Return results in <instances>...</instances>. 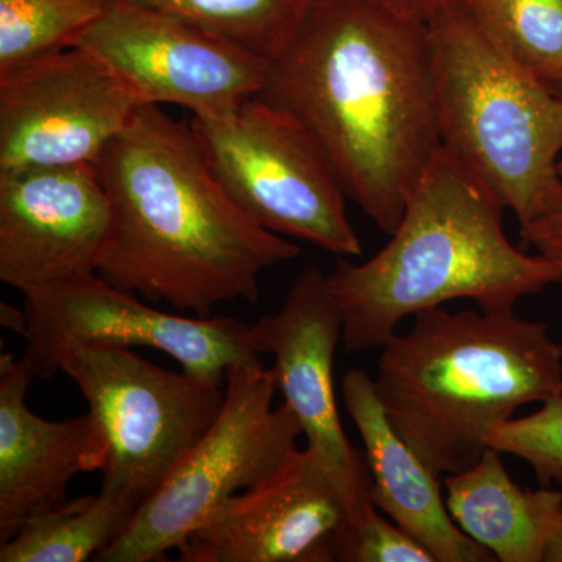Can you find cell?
I'll return each mask as SVG.
<instances>
[{
  "label": "cell",
  "mask_w": 562,
  "mask_h": 562,
  "mask_svg": "<svg viewBox=\"0 0 562 562\" xmlns=\"http://www.w3.org/2000/svg\"><path fill=\"white\" fill-rule=\"evenodd\" d=\"M257 98L301 122L347 199L395 232L441 147L427 22L383 0H321Z\"/></svg>",
  "instance_id": "obj_1"
},
{
  "label": "cell",
  "mask_w": 562,
  "mask_h": 562,
  "mask_svg": "<svg viewBox=\"0 0 562 562\" xmlns=\"http://www.w3.org/2000/svg\"><path fill=\"white\" fill-rule=\"evenodd\" d=\"M113 209L98 276L149 302L210 317L257 302L262 273L301 254L239 209L206 162L191 122L140 105L95 162Z\"/></svg>",
  "instance_id": "obj_2"
},
{
  "label": "cell",
  "mask_w": 562,
  "mask_h": 562,
  "mask_svg": "<svg viewBox=\"0 0 562 562\" xmlns=\"http://www.w3.org/2000/svg\"><path fill=\"white\" fill-rule=\"evenodd\" d=\"M505 206L464 162L439 147L391 241L371 260L338 261L327 276L349 353L383 347L402 321L468 299L482 312H514L520 299L562 283V268L517 249Z\"/></svg>",
  "instance_id": "obj_3"
},
{
  "label": "cell",
  "mask_w": 562,
  "mask_h": 562,
  "mask_svg": "<svg viewBox=\"0 0 562 562\" xmlns=\"http://www.w3.org/2000/svg\"><path fill=\"white\" fill-rule=\"evenodd\" d=\"M376 394L395 431L439 473L465 471L528 403L562 395V346L514 312L432 308L382 347Z\"/></svg>",
  "instance_id": "obj_4"
},
{
  "label": "cell",
  "mask_w": 562,
  "mask_h": 562,
  "mask_svg": "<svg viewBox=\"0 0 562 562\" xmlns=\"http://www.w3.org/2000/svg\"><path fill=\"white\" fill-rule=\"evenodd\" d=\"M427 25L441 146L522 224L562 183V98L506 54L464 3Z\"/></svg>",
  "instance_id": "obj_5"
},
{
  "label": "cell",
  "mask_w": 562,
  "mask_h": 562,
  "mask_svg": "<svg viewBox=\"0 0 562 562\" xmlns=\"http://www.w3.org/2000/svg\"><path fill=\"white\" fill-rule=\"evenodd\" d=\"M277 392L276 369L260 358L231 366L216 419L95 561H162L222 503L276 472L303 435L286 403L272 405Z\"/></svg>",
  "instance_id": "obj_6"
},
{
  "label": "cell",
  "mask_w": 562,
  "mask_h": 562,
  "mask_svg": "<svg viewBox=\"0 0 562 562\" xmlns=\"http://www.w3.org/2000/svg\"><path fill=\"white\" fill-rule=\"evenodd\" d=\"M58 371L79 386L105 432L102 494L136 512L205 435L225 401V384L166 371L122 347H72Z\"/></svg>",
  "instance_id": "obj_7"
},
{
  "label": "cell",
  "mask_w": 562,
  "mask_h": 562,
  "mask_svg": "<svg viewBox=\"0 0 562 562\" xmlns=\"http://www.w3.org/2000/svg\"><path fill=\"white\" fill-rule=\"evenodd\" d=\"M191 127L211 171L261 227L338 257H360L341 180L288 111L254 98L225 117H192Z\"/></svg>",
  "instance_id": "obj_8"
},
{
  "label": "cell",
  "mask_w": 562,
  "mask_h": 562,
  "mask_svg": "<svg viewBox=\"0 0 562 562\" xmlns=\"http://www.w3.org/2000/svg\"><path fill=\"white\" fill-rule=\"evenodd\" d=\"M24 310V358L41 380L60 372L61 355L79 346L149 347L173 358L181 371L222 384L231 366L261 357L251 325L162 312L98 273L25 292Z\"/></svg>",
  "instance_id": "obj_9"
},
{
  "label": "cell",
  "mask_w": 562,
  "mask_h": 562,
  "mask_svg": "<svg viewBox=\"0 0 562 562\" xmlns=\"http://www.w3.org/2000/svg\"><path fill=\"white\" fill-rule=\"evenodd\" d=\"M103 63L143 105L225 117L257 98L268 58L143 0H106L76 46Z\"/></svg>",
  "instance_id": "obj_10"
},
{
  "label": "cell",
  "mask_w": 562,
  "mask_h": 562,
  "mask_svg": "<svg viewBox=\"0 0 562 562\" xmlns=\"http://www.w3.org/2000/svg\"><path fill=\"white\" fill-rule=\"evenodd\" d=\"M140 105L101 58L81 47L0 77V173L95 165Z\"/></svg>",
  "instance_id": "obj_11"
},
{
  "label": "cell",
  "mask_w": 562,
  "mask_h": 562,
  "mask_svg": "<svg viewBox=\"0 0 562 562\" xmlns=\"http://www.w3.org/2000/svg\"><path fill=\"white\" fill-rule=\"evenodd\" d=\"M255 349L276 358L279 392L302 425L310 450L330 472L349 503L351 520L373 512L371 475L339 417L335 392V353L342 341V319L316 266L303 269L286 301L271 316L251 325Z\"/></svg>",
  "instance_id": "obj_12"
},
{
  "label": "cell",
  "mask_w": 562,
  "mask_h": 562,
  "mask_svg": "<svg viewBox=\"0 0 562 562\" xmlns=\"http://www.w3.org/2000/svg\"><path fill=\"white\" fill-rule=\"evenodd\" d=\"M111 227L95 165L0 173V280L22 294L98 273Z\"/></svg>",
  "instance_id": "obj_13"
},
{
  "label": "cell",
  "mask_w": 562,
  "mask_h": 562,
  "mask_svg": "<svg viewBox=\"0 0 562 562\" xmlns=\"http://www.w3.org/2000/svg\"><path fill=\"white\" fill-rule=\"evenodd\" d=\"M349 503L308 449L222 503L181 543L183 562H330Z\"/></svg>",
  "instance_id": "obj_14"
},
{
  "label": "cell",
  "mask_w": 562,
  "mask_h": 562,
  "mask_svg": "<svg viewBox=\"0 0 562 562\" xmlns=\"http://www.w3.org/2000/svg\"><path fill=\"white\" fill-rule=\"evenodd\" d=\"M36 379L24 357H0V543L66 502L74 476L102 471L106 439L90 412L47 420L25 398Z\"/></svg>",
  "instance_id": "obj_15"
},
{
  "label": "cell",
  "mask_w": 562,
  "mask_h": 562,
  "mask_svg": "<svg viewBox=\"0 0 562 562\" xmlns=\"http://www.w3.org/2000/svg\"><path fill=\"white\" fill-rule=\"evenodd\" d=\"M342 397L364 443L375 508L419 541L436 562L497 561L454 524L443 498L442 475L392 427L371 376L358 369L347 372Z\"/></svg>",
  "instance_id": "obj_16"
},
{
  "label": "cell",
  "mask_w": 562,
  "mask_h": 562,
  "mask_svg": "<svg viewBox=\"0 0 562 562\" xmlns=\"http://www.w3.org/2000/svg\"><path fill=\"white\" fill-rule=\"evenodd\" d=\"M501 452L486 449L465 471L442 480L447 509L465 535L501 562H543L562 509V492L514 482Z\"/></svg>",
  "instance_id": "obj_17"
},
{
  "label": "cell",
  "mask_w": 562,
  "mask_h": 562,
  "mask_svg": "<svg viewBox=\"0 0 562 562\" xmlns=\"http://www.w3.org/2000/svg\"><path fill=\"white\" fill-rule=\"evenodd\" d=\"M136 509L109 495L66 501L0 543V562H85L127 530Z\"/></svg>",
  "instance_id": "obj_18"
},
{
  "label": "cell",
  "mask_w": 562,
  "mask_h": 562,
  "mask_svg": "<svg viewBox=\"0 0 562 562\" xmlns=\"http://www.w3.org/2000/svg\"><path fill=\"white\" fill-rule=\"evenodd\" d=\"M272 60L321 0H143Z\"/></svg>",
  "instance_id": "obj_19"
},
{
  "label": "cell",
  "mask_w": 562,
  "mask_h": 562,
  "mask_svg": "<svg viewBox=\"0 0 562 562\" xmlns=\"http://www.w3.org/2000/svg\"><path fill=\"white\" fill-rule=\"evenodd\" d=\"M106 0H0V77L74 47Z\"/></svg>",
  "instance_id": "obj_20"
},
{
  "label": "cell",
  "mask_w": 562,
  "mask_h": 562,
  "mask_svg": "<svg viewBox=\"0 0 562 562\" xmlns=\"http://www.w3.org/2000/svg\"><path fill=\"white\" fill-rule=\"evenodd\" d=\"M483 31L549 87L562 80V0H464Z\"/></svg>",
  "instance_id": "obj_21"
},
{
  "label": "cell",
  "mask_w": 562,
  "mask_h": 562,
  "mask_svg": "<svg viewBox=\"0 0 562 562\" xmlns=\"http://www.w3.org/2000/svg\"><path fill=\"white\" fill-rule=\"evenodd\" d=\"M487 447L527 461L543 487L562 484V395L543 402L538 412L495 427Z\"/></svg>",
  "instance_id": "obj_22"
},
{
  "label": "cell",
  "mask_w": 562,
  "mask_h": 562,
  "mask_svg": "<svg viewBox=\"0 0 562 562\" xmlns=\"http://www.w3.org/2000/svg\"><path fill=\"white\" fill-rule=\"evenodd\" d=\"M331 561L436 562L419 541L373 509L364 519L349 522L331 546Z\"/></svg>",
  "instance_id": "obj_23"
},
{
  "label": "cell",
  "mask_w": 562,
  "mask_h": 562,
  "mask_svg": "<svg viewBox=\"0 0 562 562\" xmlns=\"http://www.w3.org/2000/svg\"><path fill=\"white\" fill-rule=\"evenodd\" d=\"M519 228L525 246L562 268V183Z\"/></svg>",
  "instance_id": "obj_24"
},
{
  "label": "cell",
  "mask_w": 562,
  "mask_h": 562,
  "mask_svg": "<svg viewBox=\"0 0 562 562\" xmlns=\"http://www.w3.org/2000/svg\"><path fill=\"white\" fill-rule=\"evenodd\" d=\"M383 2L405 16L428 22L441 11L461 5L464 0H383Z\"/></svg>",
  "instance_id": "obj_25"
},
{
  "label": "cell",
  "mask_w": 562,
  "mask_h": 562,
  "mask_svg": "<svg viewBox=\"0 0 562 562\" xmlns=\"http://www.w3.org/2000/svg\"><path fill=\"white\" fill-rule=\"evenodd\" d=\"M0 324L7 330L21 335L22 338H25V335H27L29 317L24 308H16V306L10 305V303H0Z\"/></svg>",
  "instance_id": "obj_26"
},
{
  "label": "cell",
  "mask_w": 562,
  "mask_h": 562,
  "mask_svg": "<svg viewBox=\"0 0 562 562\" xmlns=\"http://www.w3.org/2000/svg\"><path fill=\"white\" fill-rule=\"evenodd\" d=\"M543 562H562V509L560 520H558L552 538H550L549 543H547Z\"/></svg>",
  "instance_id": "obj_27"
},
{
  "label": "cell",
  "mask_w": 562,
  "mask_h": 562,
  "mask_svg": "<svg viewBox=\"0 0 562 562\" xmlns=\"http://www.w3.org/2000/svg\"><path fill=\"white\" fill-rule=\"evenodd\" d=\"M554 92H557V94H560L561 98H562V80L560 81V83L557 85V87L553 88Z\"/></svg>",
  "instance_id": "obj_28"
},
{
  "label": "cell",
  "mask_w": 562,
  "mask_h": 562,
  "mask_svg": "<svg viewBox=\"0 0 562 562\" xmlns=\"http://www.w3.org/2000/svg\"><path fill=\"white\" fill-rule=\"evenodd\" d=\"M560 173H561V177H562V157H561V160H560Z\"/></svg>",
  "instance_id": "obj_29"
}]
</instances>
